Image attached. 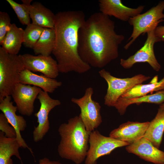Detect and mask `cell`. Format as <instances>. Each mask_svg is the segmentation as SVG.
<instances>
[{"instance_id":"18","label":"cell","mask_w":164,"mask_h":164,"mask_svg":"<svg viewBox=\"0 0 164 164\" xmlns=\"http://www.w3.org/2000/svg\"><path fill=\"white\" fill-rule=\"evenodd\" d=\"M32 23L44 28L54 29L55 15L41 3L31 4L29 12Z\"/></svg>"},{"instance_id":"4","label":"cell","mask_w":164,"mask_h":164,"mask_svg":"<svg viewBox=\"0 0 164 164\" xmlns=\"http://www.w3.org/2000/svg\"><path fill=\"white\" fill-rule=\"evenodd\" d=\"M25 69L19 55L9 54L0 47V101L11 95Z\"/></svg>"},{"instance_id":"9","label":"cell","mask_w":164,"mask_h":164,"mask_svg":"<svg viewBox=\"0 0 164 164\" xmlns=\"http://www.w3.org/2000/svg\"><path fill=\"white\" fill-rule=\"evenodd\" d=\"M155 29L151 30L147 32V39L143 46L134 55L127 59H121L120 64L124 68L128 69L138 63H147L155 70L159 71L160 65L155 57L154 50L155 44L161 41L155 33Z\"/></svg>"},{"instance_id":"32","label":"cell","mask_w":164,"mask_h":164,"mask_svg":"<svg viewBox=\"0 0 164 164\" xmlns=\"http://www.w3.org/2000/svg\"></svg>"},{"instance_id":"21","label":"cell","mask_w":164,"mask_h":164,"mask_svg":"<svg viewBox=\"0 0 164 164\" xmlns=\"http://www.w3.org/2000/svg\"><path fill=\"white\" fill-rule=\"evenodd\" d=\"M164 102V90L156 93L132 98L125 99L120 97L115 104L114 107L121 115L125 113L127 107L129 105L142 103H148L160 104Z\"/></svg>"},{"instance_id":"24","label":"cell","mask_w":164,"mask_h":164,"mask_svg":"<svg viewBox=\"0 0 164 164\" xmlns=\"http://www.w3.org/2000/svg\"><path fill=\"white\" fill-rule=\"evenodd\" d=\"M56 41L54 29L44 28L39 39L33 49L36 55L50 56L54 50Z\"/></svg>"},{"instance_id":"3","label":"cell","mask_w":164,"mask_h":164,"mask_svg":"<svg viewBox=\"0 0 164 164\" xmlns=\"http://www.w3.org/2000/svg\"><path fill=\"white\" fill-rule=\"evenodd\" d=\"M58 131L61 137L57 149L59 156L76 164L82 163L89 148L91 132L86 130L79 116L70 118L67 123L62 124Z\"/></svg>"},{"instance_id":"8","label":"cell","mask_w":164,"mask_h":164,"mask_svg":"<svg viewBox=\"0 0 164 164\" xmlns=\"http://www.w3.org/2000/svg\"><path fill=\"white\" fill-rule=\"evenodd\" d=\"M90 146L85 159V164H96L101 157L108 155L118 147L129 145L128 143L101 135L97 130L90 133Z\"/></svg>"},{"instance_id":"16","label":"cell","mask_w":164,"mask_h":164,"mask_svg":"<svg viewBox=\"0 0 164 164\" xmlns=\"http://www.w3.org/2000/svg\"><path fill=\"white\" fill-rule=\"evenodd\" d=\"M150 122H144L128 121L111 131L109 137L131 144L142 137Z\"/></svg>"},{"instance_id":"6","label":"cell","mask_w":164,"mask_h":164,"mask_svg":"<svg viewBox=\"0 0 164 164\" xmlns=\"http://www.w3.org/2000/svg\"><path fill=\"white\" fill-rule=\"evenodd\" d=\"M164 1H162L146 12L130 18L128 22L133 29L128 39L130 41L124 46L127 50L141 34L156 29L158 24L164 21Z\"/></svg>"},{"instance_id":"10","label":"cell","mask_w":164,"mask_h":164,"mask_svg":"<svg viewBox=\"0 0 164 164\" xmlns=\"http://www.w3.org/2000/svg\"><path fill=\"white\" fill-rule=\"evenodd\" d=\"M37 98L40 106L39 111L34 114L38 124L36 127H34L33 132V140L36 142L42 140L50 129L49 113L55 107L61 104L60 100L52 98L48 93L43 91L40 92Z\"/></svg>"},{"instance_id":"29","label":"cell","mask_w":164,"mask_h":164,"mask_svg":"<svg viewBox=\"0 0 164 164\" xmlns=\"http://www.w3.org/2000/svg\"><path fill=\"white\" fill-rule=\"evenodd\" d=\"M155 33L161 41H164V26H158L155 29Z\"/></svg>"},{"instance_id":"27","label":"cell","mask_w":164,"mask_h":164,"mask_svg":"<svg viewBox=\"0 0 164 164\" xmlns=\"http://www.w3.org/2000/svg\"><path fill=\"white\" fill-rule=\"evenodd\" d=\"M11 19L6 12H0V44L1 45L5 37L10 29Z\"/></svg>"},{"instance_id":"19","label":"cell","mask_w":164,"mask_h":164,"mask_svg":"<svg viewBox=\"0 0 164 164\" xmlns=\"http://www.w3.org/2000/svg\"><path fill=\"white\" fill-rule=\"evenodd\" d=\"M20 145L15 138H9L5 136V133L0 132V164H13L11 158L14 155L23 164L19 149Z\"/></svg>"},{"instance_id":"28","label":"cell","mask_w":164,"mask_h":164,"mask_svg":"<svg viewBox=\"0 0 164 164\" xmlns=\"http://www.w3.org/2000/svg\"><path fill=\"white\" fill-rule=\"evenodd\" d=\"M7 118L3 113L0 114V130L5 133V136L9 138H16V133L15 129L9 125Z\"/></svg>"},{"instance_id":"5","label":"cell","mask_w":164,"mask_h":164,"mask_svg":"<svg viewBox=\"0 0 164 164\" xmlns=\"http://www.w3.org/2000/svg\"><path fill=\"white\" fill-rule=\"evenodd\" d=\"M99 73L108 84L107 91L104 97V104L109 107H114L119 98L127 91L151 78L149 76L142 74H137L132 77L118 78L113 76L104 69L100 70Z\"/></svg>"},{"instance_id":"20","label":"cell","mask_w":164,"mask_h":164,"mask_svg":"<svg viewBox=\"0 0 164 164\" xmlns=\"http://www.w3.org/2000/svg\"><path fill=\"white\" fill-rule=\"evenodd\" d=\"M164 131V109L159 108L155 118L150 122L143 137L149 140L157 148L161 144Z\"/></svg>"},{"instance_id":"17","label":"cell","mask_w":164,"mask_h":164,"mask_svg":"<svg viewBox=\"0 0 164 164\" xmlns=\"http://www.w3.org/2000/svg\"><path fill=\"white\" fill-rule=\"evenodd\" d=\"M19 82L39 87L43 91L49 93L53 92L62 85L61 82L55 79L47 77L44 75L35 74L26 69L21 72Z\"/></svg>"},{"instance_id":"2","label":"cell","mask_w":164,"mask_h":164,"mask_svg":"<svg viewBox=\"0 0 164 164\" xmlns=\"http://www.w3.org/2000/svg\"><path fill=\"white\" fill-rule=\"evenodd\" d=\"M85 20L81 11L60 12L55 15L56 41L52 53L60 73H83L91 68L82 60L78 51V31Z\"/></svg>"},{"instance_id":"30","label":"cell","mask_w":164,"mask_h":164,"mask_svg":"<svg viewBox=\"0 0 164 164\" xmlns=\"http://www.w3.org/2000/svg\"><path fill=\"white\" fill-rule=\"evenodd\" d=\"M38 164H62L58 161H51L46 157L40 159Z\"/></svg>"},{"instance_id":"12","label":"cell","mask_w":164,"mask_h":164,"mask_svg":"<svg viewBox=\"0 0 164 164\" xmlns=\"http://www.w3.org/2000/svg\"><path fill=\"white\" fill-rule=\"evenodd\" d=\"M19 56L25 69L32 72L41 73L51 78L55 79L58 76L59 71L57 62L50 55L34 56L26 53Z\"/></svg>"},{"instance_id":"1","label":"cell","mask_w":164,"mask_h":164,"mask_svg":"<svg viewBox=\"0 0 164 164\" xmlns=\"http://www.w3.org/2000/svg\"><path fill=\"white\" fill-rule=\"evenodd\" d=\"M114 29V22L100 12L86 20L78 33V51L84 62L101 68L118 57L119 46L125 37Z\"/></svg>"},{"instance_id":"15","label":"cell","mask_w":164,"mask_h":164,"mask_svg":"<svg viewBox=\"0 0 164 164\" xmlns=\"http://www.w3.org/2000/svg\"><path fill=\"white\" fill-rule=\"evenodd\" d=\"M129 153L155 164H164V152L154 146L148 139L142 137L126 147Z\"/></svg>"},{"instance_id":"26","label":"cell","mask_w":164,"mask_h":164,"mask_svg":"<svg viewBox=\"0 0 164 164\" xmlns=\"http://www.w3.org/2000/svg\"><path fill=\"white\" fill-rule=\"evenodd\" d=\"M44 28L30 23L24 30V45L33 49L41 36Z\"/></svg>"},{"instance_id":"23","label":"cell","mask_w":164,"mask_h":164,"mask_svg":"<svg viewBox=\"0 0 164 164\" xmlns=\"http://www.w3.org/2000/svg\"><path fill=\"white\" fill-rule=\"evenodd\" d=\"M164 90V77L158 81V76H156L147 84H140L137 85L124 93L120 97L129 99L137 97L147 95L154 91Z\"/></svg>"},{"instance_id":"11","label":"cell","mask_w":164,"mask_h":164,"mask_svg":"<svg viewBox=\"0 0 164 164\" xmlns=\"http://www.w3.org/2000/svg\"><path fill=\"white\" fill-rule=\"evenodd\" d=\"M42 89L39 87L19 83L15 86L11 95L19 112L31 116L34 111V102Z\"/></svg>"},{"instance_id":"13","label":"cell","mask_w":164,"mask_h":164,"mask_svg":"<svg viewBox=\"0 0 164 164\" xmlns=\"http://www.w3.org/2000/svg\"><path fill=\"white\" fill-rule=\"evenodd\" d=\"M11 100L10 96H8L0 101V110L15 129L16 135L15 138L20 147L28 149L33 155L32 149L29 147L21 134V132L24 131L27 127L26 121L22 116L16 114L17 108L13 105Z\"/></svg>"},{"instance_id":"31","label":"cell","mask_w":164,"mask_h":164,"mask_svg":"<svg viewBox=\"0 0 164 164\" xmlns=\"http://www.w3.org/2000/svg\"><path fill=\"white\" fill-rule=\"evenodd\" d=\"M159 108L164 109V102L160 105Z\"/></svg>"},{"instance_id":"22","label":"cell","mask_w":164,"mask_h":164,"mask_svg":"<svg viewBox=\"0 0 164 164\" xmlns=\"http://www.w3.org/2000/svg\"><path fill=\"white\" fill-rule=\"evenodd\" d=\"M24 30L12 24L1 45L8 53L17 55L24 42Z\"/></svg>"},{"instance_id":"14","label":"cell","mask_w":164,"mask_h":164,"mask_svg":"<svg viewBox=\"0 0 164 164\" xmlns=\"http://www.w3.org/2000/svg\"><path fill=\"white\" fill-rule=\"evenodd\" d=\"M98 2L100 12L124 22L128 21L130 18L141 14L145 7L144 5L136 8L128 7L121 0H99Z\"/></svg>"},{"instance_id":"7","label":"cell","mask_w":164,"mask_h":164,"mask_svg":"<svg viewBox=\"0 0 164 164\" xmlns=\"http://www.w3.org/2000/svg\"><path fill=\"white\" fill-rule=\"evenodd\" d=\"M93 88L89 87L85 91L84 95L80 98L73 97L72 102L80 108L79 117L86 130L91 132L94 130L102 122L100 114L101 106L99 103L93 100Z\"/></svg>"},{"instance_id":"25","label":"cell","mask_w":164,"mask_h":164,"mask_svg":"<svg viewBox=\"0 0 164 164\" xmlns=\"http://www.w3.org/2000/svg\"><path fill=\"white\" fill-rule=\"evenodd\" d=\"M20 4L12 0H6L15 13L20 22L23 25L30 23L29 12L32 0H22Z\"/></svg>"}]
</instances>
